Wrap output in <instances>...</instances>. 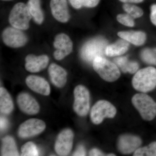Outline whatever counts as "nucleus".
<instances>
[{"label": "nucleus", "mask_w": 156, "mask_h": 156, "mask_svg": "<svg viewBox=\"0 0 156 156\" xmlns=\"http://www.w3.org/2000/svg\"><path fill=\"white\" fill-rule=\"evenodd\" d=\"M8 125V122L5 118H1V130L5 129Z\"/></svg>", "instance_id": "34"}, {"label": "nucleus", "mask_w": 156, "mask_h": 156, "mask_svg": "<svg viewBox=\"0 0 156 156\" xmlns=\"http://www.w3.org/2000/svg\"><path fill=\"white\" fill-rule=\"evenodd\" d=\"M144 0H129V3H139L142 2Z\"/></svg>", "instance_id": "35"}, {"label": "nucleus", "mask_w": 156, "mask_h": 156, "mask_svg": "<svg viewBox=\"0 0 156 156\" xmlns=\"http://www.w3.org/2000/svg\"><path fill=\"white\" fill-rule=\"evenodd\" d=\"M74 102L73 109L80 116L88 114L90 108V94L89 90L82 85H78L74 91Z\"/></svg>", "instance_id": "6"}, {"label": "nucleus", "mask_w": 156, "mask_h": 156, "mask_svg": "<svg viewBox=\"0 0 156 156\" xmlns=\"http://www.w3.org/2000/svg\"><path fill=\"white\" fill-rule=\"evenodd\" d=\"M115 62L123 72L133 74L137 71L139 65L136 62L130 61L126 57H119L115 58Z\"/></svg>", "instance_id": "23"}, {"label": "nucleus", "mask_w": 156, "mask_h": 156, "mask_svg": "<svg viewBox=\"0 0 156 156\" xmlns=\"http://www.w3.org/2000/svg\"><path fill=\"white\" fill-rule=\"evenodd\" d=\"M106 43L102 39H95L87 42L81 50L82 58L88 62H93L95 58L105 53Z\"/></svg>", "instance_id": "7"}, {"label": "nucleus", "mask_w": 156, "mask_h": 156, "mask_svg": "<svg viewBox=\"0 0 156 156\" xmlns=\"http://www.w3.org/2000/svg\"><path fill=\"white\" fill-rule=\"evenodd\" d=\"M17 103L20 109L27 114L36 115L40 111L39 104L28 93H20L17 97Z\"/></svg>", "instance_id": "13"}, {"label": "nucleus", "mask_w": 156, "mask_h": 156, "mask_svg": "<svg viewBox=\"0 0 156 156\" xmlns=\"http://www.w3.org/2000/svg\"><path fill=\"white\" fill-rule=\"evenodd\" d=\"M141 56L146 63L156 66V48L144 49L142 51Z\"/></svg>", "instance_id": "24"}, {"label": "nucleus", "mask_w": 156, "mask_h": 156, "mask_svg": "<svg viewBox=\"0 0 156 156\" xmlns=\"http://www.w3.org/2000/svg\"><path fill=\"white\" fill-rule=\"evenodd\" d=\"M26 83L32 91L41 95H49L50 88L49 83L44 78L35 75H30L26 79Z\"/></svg>", "instance_id": "16"}, {"label": "nucleus", "mask_w": 156, "mask_h": 156, "mask_svg": "<svg viewBox=\"0 0 156 156\" xmlns=\"http://www.w3.org/2000/svg\"><path fill=\"white\" fill-rule=\"evenodd\" d=\"M121 38L135 46H140L145 43L147 37L146 34L140 31H124L118 33Z\"/></svg>", "instance_id": "18"}, {"label": "nucleus", "mask_w": 156, "mask_h": 156, "mask_svg": "<svg viewBox=\"0 0 156 156\" xmlns=\"http://www.w3.org/2000/svg\"><path fill=\"white\" fill-rule=\"evenodd\" d=\"M25 67L27 71L35 73L41 71L48 66L49 57L46 55L36 56L29 54L26 57Z\"/></svg>", "instance_id": "15"}, {"label": "nucleus", "mask_w": 156, "mask_h": 156, "mask_svg": "<svg viewBox=\"0 0 156 156\" xmlns=\"http://www.w3.org/2000/svg\"><path fill=\"white\" fill-rule=\"evenodd\" d=\"M116 112V109L110 102L105 100H100L92 107L90 118L93 124L98 125L105 118H113Z\"/></svg>", "instance_id": "5"}, {"label": "nucleus", "mask_w": 156, "mask_h": 156, "mask_svg": "<svg viewBox=\"0 0 156 156\" xmlns=\"http://www.w3.org/2000/svg\"><path fill=\"white\" fill-rule=\"evenodd\" d=\"M27 5L34 20L37 24H41L44 21V14L41 8V0H28Z\"/></svg>", "instance_id": "20"}, {"label": "nucleus", "mask_w": 156, "mask_h": 156, "mask_svg": "<svg viewBox=\"0 0 156 156\" xmlns=\"http://www.w3.org/2000/svg\"><path fill=\"white\" fill-rule=\"evenodd\" d=\"M123 8L127 14L133 18H139L142 16L144 14L143 11L141 8L129 3H125Z\"/></svg>", "instance_id": "26"}, {"label": "nucleus", "mask_w": 156, "mask_h": 156, "mask_svg": "<svg viewBox=\"0 0 156 156\" xmlns=\"http://www.w3.org/2000/svg\"><path fill=\"white\" fill-rule=\"evenodd\" d=\"M32 16L29 11L27 5L23 2L14 5L9 16V22L13 27L26 30L29 27V22Z\"/></svg>", "instance_id": "4"}, {"label": "nucleus", "mask_w": 156, "mask_h": 156, "mask_svg": "<svg viewBox=\"0 0 156 156\" xmlns=\"http://www.w3.org/2000/svg\"><path fill=\"white\" fill-rule=\"evenodd\" d=\"M92 65L95 71L104 80L114 82L119 78L120 72L118 66L102 56L95 58Z\"/></svg>", "instance_id": "3"}, {"label": "nucleus", "mask_w": 156, "mask_h": 156, "mask_svg": "<svg viewBox=\"0 0 156 156\" xmlns=\"http://www.w3.org/2000/svg\"><path fill=\"white\" fill-rule=\"evenodd\" d=\"M132 85L139 92H147L156 87V69L148 67L140 70L134 76Z\"/></svg>", "instance_id": "1"}, {"label": "nucleus", "mask_w": 156, "mask_h": 156, "mask_svg": "<svg viewBox=\"0 0 156 156\" xmlns=\"http://www.w3.org/2000/svg\"><path fill=\"white\" fill-rule=\"evenodd\" d=\"M2 1H11V0H2Z\"/></svg>", "instance_id": "37"}, {"label": "nucleus", "mask_w": 156, "mask_h": 156, "mask_svg": "<svg viewBox=\"0 0 156 156\" xmlns=\"http://www.w3.org/2000/svg\"><path fill=\"white\" fill-rule=\"evenodd\" d=\"M21 156H38V151L36 146L32 142H28L22 146L21 148Z\"/></svg>", "instance_id": "27"}, {"label": "nucleus", "mask_w": 156, "mask_h": 156, "mask_svg": "<svg viewBox=\"0 0 156 156\" xmlns=\"http://www.w3.org/2000/svg\"><path fill=\"white\" fill-rule=\"evenodd\" d=\"M73 156H86V152L85 148L83 145H79L76 151L74 153Z\"/></svg>", "instance_id": "32"}, {"label": "nucleus", "mask_w": 156, "mask_h": 156, "mask_svg": "<svg viewBox=\"0 0 156 156\" xmlns=\"http://www.w3.org/2000/svg\"><path fill=\"white\" fill-rule=\"evenodd\" d=\"M50 7L53 17L61 23L68 22L70 18L67 0H51Z\"/></svg>", "instance_id": "14"}, {"label": "nucleus", "mask_w": 156, "mask_h": 156, "mask_svg": "<svg viewBox=\"0 0 156 156\" xmlns=\"http://www.w3.org/2000/svg\"><path fill=\"white\" fill-rule=\"evenodd\" d=\"M128 42L124 40L117 41L114 44L107 46L105 53L107 56L112 57L120 56L126 53L129 49Z\"/></svg>", "instance_id": "19"}, {"label": "nucleus", "mask_w": 156, "mask_h": 156, "mask_svg": "<svg viewBox=\"0 0 156 156\" xmlns=\"http://www.w3.org/2000/svg\"><path fill=\"white\" fill-rule=\"evenodd\" d=\"M134 156H156V142L151 143L145 147L138 148L134 152Z\"/></svg>", "instance_id": "25"}, {"label": "nucleus", "mask_w": 156, "mask_h": 156, "mask_svg": "<svg viewBox=\"0 0 156 156\" xmlns=\"http://www.w3.org/2000/svg\"><path fill=\"white\" fill-rule=\"evenodd\" d=\"M53 46L56 49L53 56L57 60H62L72 52L73 42L69 37L65 34H58L56 36Z\"/></svg>", "instance_id": "10"}, {"label": "nucleus", "mask_w": 156, "mask_h": 156, "mask_svg": "<svg viewBox=\"0 0 156 156\" xmlns=\"http://www.w3.org/2000/svg\"><path fill=\"white\" fill-rule=\"evenodd\" d=\"M2 154L4 156H19L16 143L13 137L7 136L3 138Z\"/></svg>", "instance_id": "22"}, {"label": "nucleus", "mask_w": 156, "mask_h": 156, "mask_svg": "<svg viewBox=\"0 0 156 156\" xmlns=\"http://www.w3.org/2000/svg\"><path fill=\"white\" fill-rule=\"evenodd\" d=\"M132 102L143 119L150 121L156 116V102L149 95L136 94L132 98Z\"/></svg>", "instance_id": "2"}, {"label": "nucleus", "mask_w": 156, "mask_h": 156, "mask_svg": "<svg viewBox=\"0 0 156 156\" xmlns=\"http://www.w3.org/2000/svg\"><path fill=\"white\" fill-rule=\"evenodd\" d=\"M89 155L92 156H104V154L100 151L97 149L94 148L92 149L89 152Z\"/></svg>", "instance_id": "33"}, {"label": "nucleus", "mask_w": 156, "mask_h": 156, "mask_svg": "<svg viewBox=\"0 0 156 156\" xmlns=\"http://www.w3.org/2000/svg\"><path fill=\"white\" fill-rule=\"evenodd\" d=\"M71 5L75 9H80L83 7V0H69Z\"/></svg>", "instance_id": "31"}, {"label": "nucleus", "mask_w": 156, "mask_h": 156, "mask_svg": "<svg viewBox=\"0 0 156 156\" xmlns=\"http://www.w3.org/2000/svg\"><path fill=\"white\" fill-rule=\"evenodd\" d=\"M141 142V139L138 136L130 134H124L119 138L118 149L123 154H131L139 148Z\"/></svg>", "instance_id": "12"}, {"label": "nucleus", "mask_w": 156, "mask_h": 156, "mask_svg": "<svg viewBox=\"0 0 156 156\" xmlns=\"http://www.w3.org/2000/svg\"><path fill=\"white\" fill-rule=\"evenodd\" d=\"M48 73L51 82L56 87L62 88L66 84L67 73L61 66L52 63L48 68Z\"/></svg>", "instance_id": "17"}, {"label": "nucleus", "mask_w": 156, "mask_h": 156, "mask_svg": "<svg viewBox=\"0 0 156 156\" xmlns=\"http://www.w3.org/2000/svg\"><path fill=\"white\" fill-rule=\"evenodd\" d=\"M14 108L11 95L5 88H0V111L2 113L9 114Z\"/></svg>", "instance_id": "21"}, {"label": "nucleus", "mask_w": 156, "mask_h": 156, "mask_svg": "<svg viewBox=\"0 0 156 156\" xmlns=\"http://www.w3.org/2000/svg\"><path fill=\"white\" fill-rule=\"evenodd\" d=\"M100 0H83V5L87 8H94L98 5Z\"/></svg>", "instance_id": "29"}, {"label": "nucleus", "mask_w": 156, "mask_h": 156, "mask_svg": "<svg viewBox=\"0 0 156 156\" xmlns=\"http://www.w3.org/2000/svg\"><path fill=\"white\" fill-rule=\"evenodd\" d=\"M150 18L153 24L156 26V4L151 7Z\"/></svg>", "instance_id": "30"}, {"label": "nucleus", "mask_w": 156, "mask_h": 156, "mask_svg": "<svg viewBox=\"0 0 156 156\" xmlns=\"http://www.w3.org/2000/svg\"><path fill=\"white\" fill-rule=\"evenodd\" d=\"M46 127V124L42 120L37 119H30L20 126L18 135L22 138L35 136L43 132Z\"/></svg>", "instance_id": "9"}, {"label": "nucleus", "mask_w": 156, "mask_h": 156, "mask_svg": "<svg viewBox=\"0 0 156 156\" xmlns=\"http://www.w3.org/2000/svg\"><path fill=\"white\" fill-rule=\"evenodd\" d=\"M2 38L4 44L12 48H19L27 44L28 38L21 30L13 27L5 29L2 34Z\"/></svg>", "instance_id": "8"}, {"label": "nucleus", "mask_w": 156, "mask_h": 156, "mask_svg": "<svg viewBox=\"0 0 156 156\" xmlns=\"http://www.w3.org/2000/svg\"><path fill=\"white\" fill-rule=\"evenodd\" d=\"M117 19L121 24L129 27H133L134 25V22L133 18L129 14H120L118 15Z\"/></svg>", "instance_id": "28"}, {"label": "nucleus", "mask_w": 156, "mask_h": 156, "mask_svg": "<svg viewBox=\"0 0 156 156\" xmlns=\"http://www.w3.org/2000/svg\"><path fill=\"white\" fill-rule=\"evenodd\" d=\"M74 134L71 129H66L58 134L55 144V150L59 156H67L72 148Z\"/></svg>", "instance_id": "11"}, {"label": "nucleus", "mask_w": 156, "mask_h": 156, "mask_svg": "<svg viewBox=\"0 0 156 156\" xmlns=\"http://www.w3.org/2000/svg\"><path fill=\"white\" fill-rule=\"evenodd\" d=\"M120 2H122L124 3H129V0H119Z\"/></svg>", "instance_id": "36"}]
</instances>
